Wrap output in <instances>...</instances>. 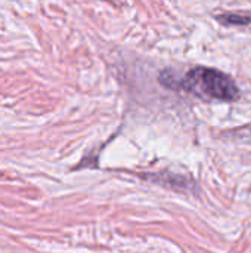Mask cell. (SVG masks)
<instances>
[{"mask_svg":"<svg viewBox=\"0 0 251 253\" xmlns=\"http://www.w3.org/2000/svg\"><path fill=\"white\" fill-rule=\"evenodd\" d=\"M179 86L203 99L231 102L240 96L235 82L228 74L209 67H195L189 70L180 80Z\"/></svg>","mask_w":251,"mask_h":253,"instance_id":"cell-1","label":"cell"},{"mask_svg":"<svg viewBox=\"0 0 251 253\" xmlns=\"http://www.w3.org/2000/svg\"><path fill=\"white\" fill-rule=\"evenodd\" d=\"M219 21H222L225 25H246L251 22L250 16L246 15H235V13H225L217 16Z\"/></svg>","mask_w":251,"mask_h":253,"instance_id":"cell-2","label":"cell"}]
</instances>
